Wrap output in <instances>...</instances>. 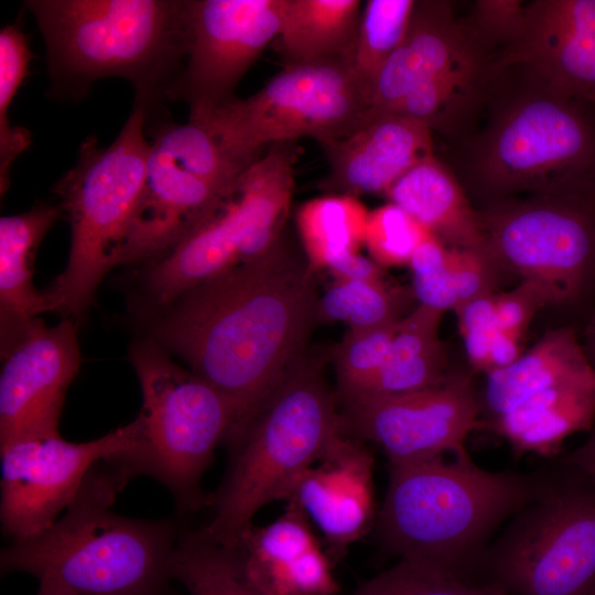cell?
<instances>
[{
  "label": "cell",
  "instance_id": "obj_13",
  "mask_svg": "<svg viewBox=\"0 0 595 595\" xmlns=\"http://www.w3.org/2000/svg\"><path fill=\"white\" fill-rule=\"evenodd\" d=\"M284 0H187L183 67L164 97L188 105L202 125L232 101L234 91L270 41L279 35Z\"/></svg>",
  "mask_w": 595,
  "mask_h": 595
},
{
  "label": "cell",
  "instance_id": "obj_11",
  "mask_svg": "<svg viewBox=\"0 0 595 595\" xmlns=\"http://www.w3.org/2000/svg\"><path fill=\"white\" fill-rule=\"evenodd\" d=\"M367 110L351 58H327L286 64L255 95L235 98L202 126L248 169L269 144L301 137L321 145L338 140L365 120Z\"/></svg>",
  "mask_w": 595,
  "mask_h": 595
},
{
  "label": "cell",
  "instance_id": "obj_25",
  "mask_svg": "<svg viewBox=\"0 0 595 595\" xmlns=\"http://www.w3.org/2000/svg\"><path fill=\"white\" fill-rule=\"evenodd\" d=\"M443 314L420 304L399 322L382 367L356 402L423 390L445 379L446 351L439 336Z\"/></svg>",
  "mask_w": 595,
  "mask_h": 595
},
{
  "label": "cell",
  "instance_id": "obj_47",
  "mask_svg": "<svg viewBox=\"0 0 595 595\" xmlns=\"http://www.w3.org/2000/svg\"><path fill=\"white\" fill-rule=\"evenodd\" d=\"M589 595H595V586H594V588H593V591L591 592Z\"/></svg>",
  "mask_w": 595,
  "mask_h": 595
},
{
  "label": "cell",
  "instance_id": "obj_46",
  "mask_svg": "<svg viewBox=\"0 0 595 595\" xmlns=\"http://www.w3.org/2000/svg\"><path fill=\"white\" fill-rule=\"evenodd\" d=\"M35 595H77L69 588L52 581H40Z\"/></svg>",
  "mask_w": 595,
  "mask_h": 595
},
{
  "label": "cell",
  "instance_id": "obj_19",
  "mask_svg": "<svg viewBox=\"0 0 595 595\" xmlns=\"http://www.w3.org/2000/svg\"><path fill=\"white\" fill-rule=\"evenodd\" d=\"M227 198L154 149L132 215L120 264L152 263L167 255Z\"/></svg>",
  "mask_w": 595,
  "mask_h": 595
},
{
  "label": "cell",
  "instance_id": "obj_36",
  "mask_svg": "<svg viewBox=\"0 0 595 595\" xmlns=\"http://www.w3.org/2000/svg\"><path fill=\"white\" fill-rule=\"evenodd\" d=\"M431 232L393 203L369 212L365 245L380 267L409 264L419 244Z\"/></svg>",
  "mask_w": 595,
  "mask_h": 595
},
{
  "label": "cell",
  "instance_id": "obj_24",
  "mask_svg": "<svg viewBox=\"0 0 595 595\" xmlns=\"http://www.w3.org/2000/svg\"><path fill=\"white\" fill-rule=\"evenodd\" d=\"M593 370L573 326L548 332L515 363L487 374L485 388L478 397L480 415H486L482 426L528 397Z\"/></svg>",
  "mask_w": 595,
  "mask_h": 595
},
{
  "label": "cell",
  "instance_id": "obj_28",
  "mask_svg": "<svg viewBox=\"0 0 595 595\" xmlns=\"http://www.w3.org/2000/svg\"><path fill=\"white\" fill-rule=\"evenodd\" d=\"M369 212L348 195H327L306 202L296 223L304 255L315 271L331 268L365 244Z\"/></svg>",
  "mask_w": 595,
  "mask_h": 595
},
{
  "label": "cell",
  "instance_id": "obj_30",
  "mask_svg": "<svg viewBox=\"0 0 595 595\" xmlns=\"http://www.w3.org/2000/svg\"><path fill=\"white\" fill-rule=\"evenodd\" d=\"M152 147L177 166L212 186L223 197L235 194L247 170L237 163L202 125L161 123L153 132Z\"/></svg>",
  "mask_w": 595,
  "mask_h": 595
},
{
  "label": "cell",
  "instance_id": "obj_22",
  "mask_svg": "<svg viewBox=\"0 0 595 595\" xmlns=\"http://www.w3.org/2000/svg\"><path fill=\"white\" fill-rule=\"evenodd\" d=\"M386 196L447 248L488 257L478 210L452 169L435 155L408 171Z\"/></svg>",
  "mask_w": 595,
  "mask_h": 595
},
{
  "label": "cell",
  "instance_id": "obj_20",
  "mask_svg": "<svg viewBox=\"0 0 595 595\" xmlns=\"http://www.w3.org/2000/svg\"><path fill=\"white\" fill-rule=\"evenodd\" d=\"M372 464L368 451L342 433L285 498L320 528L331 556L339 559L372 522Z\"/></svg>",
  "mask_w": 595,
  "mask_h": 595
},
{
  "label": "cell",
  "instance_id": "obj_6",
  "mask_svg": "<svg viewBox=\"0 0 595 595\" xmlns=\"http://www.w3.org/2000/svg\"><path fill=\"white\" fill-rule=\"evenodd\" d=\"M47 48L51 78L83 95L95 80L129 79L154 100L181 72L187 46L186 1L29 0Z\"/></svg>",
  "mask_w": 595,
  "mask_h": 595
},
{
  "label": "cell",
  "instance_id": "obj_39",
  "mask_svg": "<svg viewBox=\"0 0 595 595\" xmlns=\"http://www.w3.org/2000/svg\"><path fill=\"white\" fill-rule=\"evenodd\" d=\"M549 304V294L541 283L522 279L513 290L496 294L499 328L521 339L536 312Z\"/></svg>",
  "mask_w": 595,
  "mask_h": 595
},
{
  "label": "cell",
  "instance_id": "obj_33",
  "mask_svg": "<svg viewBox=\"0 0 595 595\" xmlns=\"http://www.w3.org/2000/svg\"><path fill=\"white\" fill-rule=\"evenodd\" d=\"M32 52L19 23L7 24L0 31V188L3 194L10 184L14 160L32 142V134L9 122L8 110L23 79L29 74Z\"/></svg>",
  "mask_w": 595,
  "mask_h": 595
},
{
  "label": "cell",
  "instance_id": "obj_18",
  "mask_svg": "<svg viewBox=\"0 0 595 595\" xmlns=\"http://www.w3.org/2000/svg\"><path fill=\"white\" fill-rule=\"evenodd\" d=\"M322 148L329 164L322 187L354 197L386 195L408 171L434 156L432 130L394 113L367 117L350 133Z\"/></svg>",
  "mask_w": 595,
  "mask_h": 595
},
{
  "label": "cell",
  "instance_id": "obj_4",
  "mask_svg": "<svg viewBox=\"0 0 595 595\" xmlns=\"http://www.w3.org/2000/svg\"><path fill=\"white\" fill-rule=\"evenodd\" d=\"M127 482L112 465H97L52 526L1 551V573H26L77 595H167L181 530L171 519L112 511Z\"/></svg>",
  "mask_w": 595,
  "mask_h": 595
},
{
  "label": "cell",
  "instance_id": "obj_8",
  "mask_svg": "<svg viewBox=\"0 0 595 595\" xmlns=\"http://www.w3.org/2000/svg\"><path fill=\"white\" fill-rule=\"evenodd\" d=\"M142 391L137 445L115 465L128 479L151 476L173 495L180 511L210 500L201 487L217 446L238 423L235 405L202 378L173 361L154 339L129 350Z\"/></svg>",
  "mask_w": 595,
  "mask_h": 595
},
{
  "label": "cell",
  "instance_id": "obj_16",
  "mask_svg": "<svg viewBox=\"0 0 595 595\" xmlns=\"http://www.w3.org/2000/svg\"><path fill=\"white\" fill-rule=\"evenodd\" d=\"M495 62L472 40L446 1H415L408 32L377 75L366 117L391 113L413 89L488 74Z\"/></svg>",
  "mask_w": 595,
  "mask_h": 595
},
{
  "label": "cell",
  "instance_id": "obj_7",
  "mask_svg": "<svg viewBox=\"0 0 595 595\" xmlns=\"http://www.w3.org/2000/svg\"><path fill=\"white\" fill-rule=\"evenodd\" d=\"M145 110V101L136 98L120 133L107 147L88 137L75 166L55 185L61 209L71 224L72 241L66 268L43 291L50 312L65 318L83 315L104 277L120 264L151 153L144 134Z\"/></svg>",
  "mask_w": 595,
  "mask_h": 595
},
{
  "label": "cell",
  "instance_id": "obj_40",
  "mask_svg": "<svg viewBox=\"0 0 595 595\" xmlns=\"http://www.w3.org/2000/svg\"><path fill=\"white\" fill-rule=\"evenodd\" d=\"M461 333L470 331H496L499 328L496 294L490 293L473 299L456 311Z\"/></svg>",
  "mask_w": 595,
  "mask_h": 595
},
{
  "label": "cell",
  "instance_id": "obj_2",
  "mask_svg": "<svg viewBox=\"0 0 595 595\" xmlns=\"http://www.w3.org/2000/svg\"><path fill=\"white\" fill-rule=\"evenodd\" d=\"M483 109L451 169L484 206L595 176L594 105L512 63L494 66Z\"/></svg>",
  "mask_w": 595,
  "mask_h": 595
},
{
  "label": "cell",
  "instance_id": "obj_44",
  "mask_svg": "<svg viewBox=\"0 0 595 595\" xmlns=\"http://www.w3.org/2000/svg\"><path fill=\"white\" fill-rule=\"evenodd\" d=\"M560 458L595 476V432L582 445Z\"/></svg>",
  "mask_w": 595,
  "mask_h": 595
},
{
  "label": "cell",
  "instance_id": "obj_32",
  "mask_svg": "<svg viewBox=\"0 0 595 595\" xmlns=\"http://www.w3.org/2000/svg\"><path fill=\"white\" fill-rule=\"evenodd\" d=\"M407 294L383 281H340L318 300L317 320L344 321L359 332L399 322Z\"/></svg>",
  "mask_w": 595,
  "mask_h": 595
},
{
  "label": "cell",
  "instance_id": "obj_9",
  "mask_svg": "<svg viewBox=\"0 0 595 595\" xmlns=\"http://www.w3.org/2000/svg\"><path fill=\"white\" fill-rule=\"evenodd\" d=\"M540 497L511 517L478 570L512 595H589L595 586V476L561 458Z\"/></svg>",
  "mask_w": 595,
  "mask_h": 595
},
{
  "label": "cell",
  "instance_id": "obj_26",
  "mask_svg": "<svg viewBox=\"0 0 595 595\" xmlns=\"http://www.w3.org/2000/svg\"><path fill=\"white\" fill-rule=\"evenodd\" d=\"M359 7V0H284L279 35L286 64L353 58Z\"/></svg>",
  "mask_w": 595,
  "mask_h": 595
},
{
  "label": "cell",
  "instance_id": "obj_35",
  "mask_svg": "<svg viewBox=\"0 0 595 595\" xmlns=\"http://www.w3.org/2000/svg\"><path fill=\"white\" fill-rule=\"evenodd\" d=\"M351 595H512L485 582L474 584L442 569L400 560L394 566L364 583Z\"/></svg>",
  "mask_w": 595,
  "mask_h": 595
},
{
  "label": "cell",
  "instance_id": "obj_15",
  "mask_svg": "<svg viewBox=\"0 0 595 595\" xmlns=\"http://www.w3.org/2000/svg\"><path fill=\"white\" fill-rule=\"evenodd\" d=\"M1 355L0 446L58 433L66 392L80 364L72 318L51 327L37 320Z\"/></svg>",
  "mask_w": 595,
  "mask_h": 595
},
{
  "label": "cell",
  "instance_id": "obj_42",
  "mask_svg": "<svg viewBox=\"0 0 595 595\" xmlns=\"http://www.w3.org/2000/svg\"><path fill=\"white\" fill-rule=\"evenodd\" d=\"M520 342L521 339L511 336L507 332L500 328L497 329L491 338L488 372L515 363L523 354Z\"/></svg>",
  "mask_w": 595,
  "mask_h": 595
},
{
  "label": "cell",
  "instance_id": "obj_31",
  "mask_svg": "<svg viewBox=\"0 0 595 595\" xmlns=\"http://www.w3.org/2000/svg\"><path fill=\"white\" fill-rule=\"evenodd\" d=\"M414 6V0L367 1L351 58L367 98L380 69L402 43Z\"/></svg>",
  "mask_w": 595,
  "mask_h": 595
},
{
  "label": "cell",
  "instance_id": "obj_45",
  "mask_svg": "<svg viewBox=\"0 0 595 595\" xmlns=\"http://www.w3.org/2000/svg\"><path fill=\"white\" fill-rule=\"evenodd\" d=\"M582 346L589 364L595 370V312L586 326Z\"/></svg>",
  "mask_w": 595,
  "mask_h": 595
},
{
  "label": "cell",
  "instance_id": "obj_12",
  "mask_svg": "<svg viewBox=\"0 0 595 595\" xmlns=\"http://www.w3.org/2000/svg\"><path fill=\"white\" fill-rule=\"evenodd\" d=\"M140 431L136 418L88 442H68L56 433L21 437L0 446V521L4 534L23 539L52 526L75 499L88 474L131 451Z\"/></svg>",
  "mask_w": 595,
  "mask_h": 595
},
{
  "label": "cell",
  "instance_id": "obj_29",
  "mask_svg": "<svg viewBox=\"0 0 595 595\" xmlns=\"http://www.w3.org/2000/svg\"><path fill=\"white\" fill-rule=\"evenodd\" d=\"M171 576L188 595H262L247 578L234 552L209 538L203 528L180 532Z\"/></svg>",
  "mask_w": 595,
  "mask_h": 595
},
{
  "label": "cell",
  "instance_id": "obj_1",
  "mask_svg": "<svg viewBox=\"0 0 595 595\" xmlns=\"http://www.w3.org/2000/svg\"><path fill=\"white\" fill-rule=\"evenodd\" d=\"M318 300L305 255L281 237L161 311L153 339L230 400L235 432L306 353Z\"/></svg>",
  "mask_w": 595,
  "mask_h": 595
},
{
  "label": "cell",
  "instance_id": "obj_27",
  "mask_svg": "<svg viewBox=\"0 0 595 595\" xmlns=\"http://www.w3.org/2000/svg\"><path fill=\"white\" fill-rule=\"evenodd\" d=\"M304 511L289 502L285 512L266 527L252 524L230 549L245 575L262 595H293L290 572L295 561L318 545Z\"/></svg>",
  "mask_w": 595,
  "mask_h": 595
},
{
  "label": "cell",
  "instance_id": "obj_5",
  "mask_svg": "<svg viewBox=\"0 0 595 595\" xmlns=\"http://www.w3.org/2000/svg\"><path fill=\"white\" fill-rule=\"evenodd\" d=\"M336 400L321 360L305 353L227 441L230 465L203 527L209 538L232 549L260 508L286 498L342 434Z\"/></svg>",
  "mask_w": 595,
  "mask_h": 595
},
{
  "label": "cell",
  "instance_id": "obj_14",
  "mask_svg": "<svg viewBox=\"0 0 595 595\" xmlns=\"http://www.w3.org/2000/svg\"><path fill=\"white\" fill-rule=\"evenodd\" d=\"M340 431L370 441L386 453L389 465L466 455L464 442L480 428L478 396L470 376L447 372L436 386L344 405Z\"/></svg>",
  "mask_w": 595,
  "mask_h": 595
},
{
  "label": "cell",
  "instance_id": "obj_23",
  "mask_svg": "<svg viewBox=\"0 0 595 595\" xmlns=\"http://www.w3.org/2000/svg\"><path fill=\"white\" fill-rule=\"evenodd\" d=\"M62 215L61 207L39 205L0 219L1 349L50 312L44 292L33 284V263L43 237Z\"/></svg>",
  "mask_w": 595,
  "mask_h": 595
},
{
  "label": "cell",
  "instance_id": "obj_41",
  "mask_svg": "<svg viewBox=\"0 0 595 595\" xmlns=\"http://www.w3.org/2000/svg\"><path fill=\"white\" fill-rule=\"evenodd\" d=\"M329 269L340 281H382L380 266L358 252L345 256Z\"/></svg>",
  "mask_w": 595,
  "mask_h": 595
},
{
  "label": "cell",
  "instance_id": "obj_37",
  "mask_svg": "<svg viewBox=\"0 0 595 595\" xmlns=\"http://www.w3.org/2000/svg\"><path fill=\"white\" fill-rule=\"evenodd\" d=\"M527 2L521 0H479L464 21L472 40L494 61L519 37Z\"/></svg>",
  "mask_w": 595,
  "mask_h": 595
},
{
  "label": "cell",
  "instance_id": "obj_34",
  "mask_svg": "<svg viewBox=\"0 0 595 595\" xmlns=\"http://www.w3.org/2000/svg\"><path fill=\"white\" fill-rule=\"evenodd\" d=\"M399 322L367 331H348L336 346L333 354L336 397L343 405L364 396L387 358Z\"/></svg>",
  "mask_w": 595,
  "mask_h": 595
},
{
  "label": "cell",
  "instance_id": "obj_43",
  "mask_svg": "<svg viewBox=\"0 0 595 595\" xmlns=\"http://www.w3.org/2000/svg\"><path fill=\"white\" fill-rule=\"evenodd\" d=\"M496 331H470L462 333L466 355L475 370L488 372L490 344Z\"/></svg>",
  "mask_w": 595,
  "mask_h": 595
},
{
  "label": "cell",
  "instance_id": "obj_38",
  "mask_svg": "<svg viewBox=\"0 0 595 595\" xmlns=\"http://www.w3.org/2000/svg\"><path fill=\"white\" fill-rule=\"evenodd\" d=\"M496 269L500 268L480 252L450 248L448 271L459 306L478 296L494 293Z\"/></svg>",
  "mask_w": 595,
  "mask_h": 595
},
{
  "label": "cell",
  "instance_id": "obj_21",
  "mask_svg": "<svg viewBox=\"0 0 595 595\" xmlns=\"http://www.w3.org/2000/svg\"><path fill=\"white\" fill-rule=\"evenodd\" d=\"M595 419V370L545 388L486 425L517 455L555 456L570 435Z\"/></svg>",
  "mask_w": 595,
  "mask_h": 595
},
{
  "label": "cell",
  "instance_id": "obj_10",
  "mask_svg": "<svg viewBox=\"0 0 595 595\" xmlns=\"http://www.w3.org/2000/svg\"><path fill=\"white\" fill-rule=\"evenodd\" d=\"M478 210L488 257L578 307L595 296V176Z\"/></svg>",
  "mask_w": 595,
  "mask_h": 595
},
{
  "label": "cell",
  "instance_id": "obj_17",
  "mask_svg": "<svg viewBox=\"0 0 595 595\" xmlns=\"http://www.w3.org/2000/svg\"><path fill=\"white\" fill-rule=\"evenodd\" d=\"M521 64L595 106V0H534L523 29L495 62Z\"/></svg>",
  "mask_w": 595,
  "mask_h": 595
},
{
  "label": "cell",
  "instance_id": "obj_3",
  "mask_svg": "<svg viewBox=\"0 0 595 595\" xmlns=\"http://www.w3.org/2000/svg\"><path fill=\"white\" fill-rule=\"evenodd\" d=\"M388 469L378 516L382 545L402 560L464 578L478 570L495 530L540 497L550 482L549 465L529 473L491 472L468 454Z\"/></svg>",
  "mask_w": 595,
  "mask_h": 595
}]
</instances>
